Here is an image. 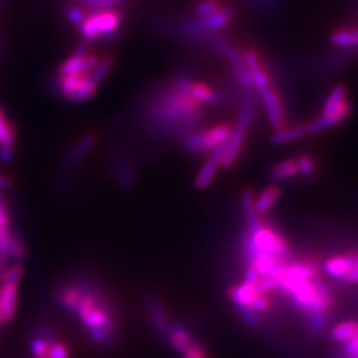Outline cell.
Here are the masks:
<instances>
[{
	"mask_svg": "<svg viewBox=\"0 0 358 358\" xmlns=\"http://www.w3.org/2000/svg\"><path fill=\"white\" fill-rule=\"evenodd\" d=\"M100 60V56L96 52H87L82 55L71 54V56L64 60L58 68L56 76L87 75L91 74Z\"/></svg>",
	"mask_w": 358,
	"mask_h": 358,
	"instance_id": "7c38bea8",
	"label": "cell"
},
{
	"mask_svg": "<svg viewBox=\"0 0 358 358\" xmlns=\"http://www.w3.org/2000/svg\"><path fill=\"white\" fill-rule=\"evenodd\" d=\"M0 322H3V321H1V316H0Z\"/></svg>",
	"mask_w": 358,
	"mask_h": 358,
	"instance_id": "bcb514c9",
	"label": "cell"
},
{
	"mask_svg": "<svg viewBox=\"0 0 358 358\" xmlns=\"http://www.w3.org/2000/svg\"><path fill=\"white\" fill-rule=\"evenodd\" d=\"M269 175L275 181H288L300 175L296 159H284L276 164L269 171Z\"/></svg>",
	"mask_w": 358,
	"mask_h": 358,
	"instance_id": "cb8c5ba5",
	"label": "cell"
},
{
	"mask_svg": "<svg viewBox=\"0 0 358 358\" xmlns=\"http://www.w3.org/2000/svg\"><path fill=\"white\" fill-rule=\"evenodd\" d=\"M242 242L247 259L258 254L272 255L282 260L292 259V251L285 236L278 227L269 225L262 219V216L252 222H247Z\"/></svg>",
	"mask_w": 358,
	"mask_h": 358,
	"instance_id": "277c9868",
	"label": "cell"
},
{
	"mask_svg": "<svg viewBox=\"0 0 358 358\" xmlns=\"http://www.w3.org/2000/svg\"><path fill=\"white\" fill-rule=\"evenodd\" d=\"M98 141V135L93 132L84 134L75 145L68 150L65 157L67 168H75L95 148Z\"/></svg>",
	"mask_w": 358,
	"mask_h": 358,
	"instance_id": "2e32d148",
	"label": "cell"
},
{
	"mask_svg": "<svg viewBox=\"0 0 358 358\" xmlns=\"http://www.w3.org/2000/svg\"><path fill=\"white\" fill-rule=\"evenodd\" d=\"M208 43L214 51H216L221 56L225 57L228 61L231 71L235 76L236 82L240 85V88L243 91H254L252 80L248 72L243 54L234 44H231L228 40L219 35H214L208 38Z\"/></svg>",
	"mask_w": 358,
	"mask_h": 358,
	"instance_id": "ba28073f",
	"label": "cell"
},
{
	"mask_svg": "<svg viewBox=\"0 0 358 358\" xmlns=\"http://www.w3.org/2000/svg\"><path fill=\"white\" fill-rule=\"evenodd\" d=\"M76 316L96 344L108 346L113 342L117 332L113 304L96 287L82 284V293Z\"/></svg>",
	"mask_w": 358,
	"mask_h": 358,
	"instance_id": "3957f363",
	"label": "cell"
},
{
	"mask_svg": "<svg viewBox=\"0 0 358 358\" xmlns=\"http://www.w3.org/2000/svg\"><path fill=\"white\" fill-rule=\"evenodd\" d=\"M18 306V284H0V316L8 322L15 317Z\"/></svg>",
	"mask_w": 358,
	"mask_h": 358,
	"instance_id": "ac0fdd59",
	"label": "cell"
},
{
	"mask_svg": "<svg viewBox=\"0 0 358 358\" xmlns=\"http://www.w3.org/2000/svg\"><path fill=\"white\" fill-rule=\"evenodd\" d=\"M248 3L255 7L256 10H268L271 7L278 5V0H248Z\"/></svg>",
	"mask_w": 358,
	"mask_h": 358,
	"instance_id": "74e56055",
	"label": "cell"
},
{
	"mask_svg": "<svg viewBox=\"0 0 358 358\" xmlns=\"http://www.w3.org/2000/svg\"><path fill=\"white\" fill-rule=\"evenodd\" d=\"M264 111L269 120L271 126L275 132L287 126V115L284 109L283 100L273 85L259 93Z\"/></svg>",
	"mask_w": 358,
	"mask_h": 358,
	"instance_id": "8fae6325",
	"label": "cell"
},
{
	"mask_svg": "<svg viewBox=\"0 0 358 358\" xmlns=\"http://www.w3.org/2000/svg\"><path fill=\"white\" fill-rule=\"evenodd\" d=\"M189 75L171 77L158 87L144 105L142 118L150 132L183 138L202 128L205 107L189 93Z\"/></svg>",
	"mask_w": 358,
	"mask_h": 358,
	"instance_id": "6da1fadb",
	"label": "cell"
},
{
	"mask_svg": "<svg viewBox=\"0 0 358 358\" xmlns=\"http://www.w3.org/2000/svg\"><path fill=\"white\" fill-rule=\"evenodd\" d=\"M3 203H4V201H3V197H1V195H0V206H1V205H3Z\"/></svg>",
	"mask_w": 358,
	"mask_h": 358,
	"instance_id": "ee69618b",
	"label": "cell"
},
{
	"mask_svg": "<svg viewBox=\"0 0 358 358\" xmlns=\"http://www.w3.org/2000/svg\"><path fill=\"white\" fill-rule=\"evenodd\" d=\"M345 283H353L358 284V267H356L345 279H344Z\"/></svg>",
	"mask_w": 358,
	"mask_h": 358,
	"instance_id": "b9f144b4",
	"label": "cell"
},
{
	"mask_svg": "<svg viewBox=\"0 0 358 358\" xmlns=\"http://www.w3.org/2000/svg\"><path fill=\"white\" fill-rule=\"evenodd\" d=\"M331 43L339 48H357V31L356 28H342L332 34Z\"/></svg>",
	"mask_w": 358,
	"mask_h": 358,
	"instance_id": "484cf974",
	"label": "cell"
},
{
	"mask_svg": "<svg viewBox=\"0 0 358 358\" xmlns=\"http://www.w3.org/2000/svg\"><path fill=\"white\" fill-rule=\"evenodd\" d=\"M189 93L195 101H198L199 104L205 105H212V107H218V105H225L227 101V96L212 88L211 85H208L203 81H197L192 80L189 87Z\"/></svg>",
	"mask_w": 358,
	"mask_h": 358,
	"instance_id": "4fadbf2b",
	"label": "cell"
},
{
	"mask_svg": "<svg viewBox=\"0 0 358 358\" xmlns=\"http://www.w3.org/2000/svg\"><path fill=\"white\" fill-rule=\"evenodd\" d=\"M356 31H357V40H358V28H356Z\"/></svg>",
	"mask_w": 358,
	"mask_h": 358,
	"instance_id": "f6af8a7d",
	"label": "cell"
},
{
	"mask_svg": "<svg viewBox=\"0 0 358 358\" xmlns=\"http://www.w3.org/2000/svg\"><path fill=\"white\" fill-rule=\"evenodd\" d=\"M258 293L260 292H258L256 285L242 283L230 288L228 298L238 306L239 311H245V309H249L251 304Z\"/></svg>",
	"mask_w": 358,
	"mask_h": 358,
	"instance_id": "d6986e66",
	"label": "cell"
},
{
	"mask_svg": "<svg viewBox=\"0 0 358 358\" xmlns=\"http://www.w3.org/2000/svg\"><path fill=\"white\" fill-rule=\"evenodd\" d=\"M56 91L71 102H81L93 98L98 92V85L87 75L56 76Z\"/></svg>",
	"mask_w": 358,
	"mask_h": 358,
	"instance_id": "9c48e42d",
	"label": "cell"
},
{
	"mask_svg": "<svg viewBox=\"0 0 358 358\" xmlns=\"http://www.w3.org/2000/svg\"><path fill=\"white\" fill-rule=\"evenodd\" d=\"M332 339L341 344L349 342L358 337V321L346 320L339 322L331 332Z\"/></svg>",
	"mask_w": 358,
	"mask_h": 358,
	"instance_id": "603a6c76",
	"label": "cell"
},
{
	"mask_svg": "<svg viewBox=\"0 0 358 358\" xmlns=\"http://www.w3.org/2000/svg\"><path fill=\"white\" fill-rule=\"evenodd\" d=\"M230 3L226 0H197L192 5V15L190 18L205 20L222 11Z\"/></svg>",
	"mask_w": 358,
	"mask_h": 358,
	"instance_id": "ffe728a7",
	"label": "cell"
},
{
	"mask_svg": "<svg viewBox=\"0 0 358 358\" xmlns=\"http://www.w3.org/2000/svg\"><path fill=\"white\" fill-rule=\"evenodd\" d=\"M352 113V104L348 100V89L345 85H336L326 97L320 117L302 124L306 135L324 132L344 122Z\"/></svg>",
	"mask_w": 358,
	"mask_h": 358,
	"instance_id": "5b68a950",
	"label": "cell"
},
{
	"mask_svg": "<svg viewBox=\"0 0 358 358\" xmlns=\"http://www.w3.org/2000/svg\"><path fill=\"white\" fill-rule=\"evenodd\" d=\"M231 132L232 126L227 122L212 125L206 129L199 128L185 135L182 138V144L186 151L192 155L210 154L214 149L226 144Z\"/></svg>",
	"mask_w": 358,
	"mask_h": 358,
	"instance_id": "52a82bcc",
	"label": "cell"
},
{
	"mask_svg": "<svg viewBox=\"0 0 358 358\" xmlns=\"http://www.w3.org/2000/svg\"><path fill=\"white\" fill-rule=\"evenodd\" d=\"M148 311H149V316H150L151 324H153L154 329L158 333L165 335L170 326L169 316H168L165 308L158 300L150 299L148 302Z\"/></svg>",
	"mask_w": 358,
	"mask_h": 358,
	"instance_id": "7402d4cb",
	"label": "cell"
},
{
	"mask_svg": "<svg viewBox=\"0 0 358 358\" xmlns=\"http://www.w3.org/2000/svg\"><path fill=\"white\" fill-rule=\"evenodd\" d=\"M87 15H88V11H87V8H82V7H80V5H72V7H69L68 10H67V19L68 21L74 25V27H78L84 19L87 18Z\"/></svg>",
	"mask_w": 358,
	"mask_h": 358,
	"instance_id": "e575fe53",
	"label": "cell"
},
{
	"mask_svg": "<svg viewBox=\"0 0 358 358\" xmlns=\"http://www.w3.org/2000/svg\"><path fill=\"white\" fill-rule=\"evenodd\" d=\"M56 339L51 332L43 331L31 341V352L35 358H48L51 342Z\"/></svg>",
	"mask_w": 358,
	"mask_h": 358,
	"instance_id": "83f0119b",
	"label": "cell"
},
{
	"mask_svg": "<svg viewBox=\"0 0 358 358\" xmlns=\"http://www.w3.org/2000/svg\"><path fill=\"white\" fill-rule=\"evenodd\" d=\"M16 139V129L12 122L5 117L4 111L0 107V148H12Z\"/></svg>",
	"mask_w": 358,
	"mask_h": 358,
	"instance_id": "4316f807",
	"label": "cell"
},
{
	"mask_svg": "<svg viewBox=\"0 0 358 358\" xmlns=\"http://www.w3.org/2000/svg\"><path fill=\"white\" fill-rule=\"evenodd\" d=\"M112 170H113L114 178L117 179V182L121 188L129 189L132 186V171L126 162H124L118 157L114 158V161L112 162Z\"/></svg>",
	"mask_w": 358,
	"mask_h": 358,
	"instance_id": "f1b7e54d",
	"label": "cell"
},
{
	"mask_svg": "<svg viewBox=\"0 0 358 358\" xmlns=\"http://www.w3.org/2000/svg\"><path fill=\"white\" fill-rule=\"evenodd\" d=\"M279 292L305 315L312 328L321 331L329 322L335 305L332 289L321 279L319 268L309 259H289L280 276Z\"/></svg>",
	"mask_w": 358,
	"mask_h": 358,
	"instance_id": "7a4b0ae2",
	"label": "cell"
},
{
	"mask_svg": "<svg viewBox=\"0 0 358 358\" xmlns=\"http://www.w3.org/2000/svg\"><path fill=\"white\" fill-rule=\"evenodd\" d=\"M243 56H245V64H247L248 72L252 80L254 92L256 95H259L260 92H263L267 88L273 85L271 75L268 72V68L264 64L263 58L256 49L247 48L243 52Z\"/></svg>",
	"mask_w": 358,
	"mask_h": 358,
	"instance_id": "30bf717a",
	"label": "cell"
},
{
	"mask_svg": "<svg viewBox=\"0 0 358 358\" xmlns=\"http://www.w3.org/2000/svg\"><path fill=\"white\" fill-rule=\"evenodd\" d=\"M223 146L225 145L214 149L208 154V159L205 161V164L202 165V168L195 177V182H194L195 189H208V186L212 183L218 170L221 169V155H222Z\"/></svg>",
	"mask_w": 358,
	"mask_h": 358,
	"instance_id": "5bb4252c",
	"label": "cell"
},
{
	"mask_svg": "<svg viewBox=\"0 0 358 358\" xmlns=\"http://www.w3.org/2000/svg\"><path fill=\"white\" fill-rule=\"evenodd\" d=\"M298 166H299V172L302 177H312L316 174V171L319 169L316 159L312 155L308 154H302L300 157L296 158Z\"/></svg>",
	"mask_w": 358,
	"mask_h": 358,
	"instance_id": "d6a6232c",
	"label": "cell"
},
{
	"mask_svg": "<svg viewBox=\"0 0 358 358\" xmlns=\"http://www.w3.org/2000/svg\"><path fill=\"white\" fill-rule=\"evenodd\" d=\"M25 254H27V249H25V245L24 242L21 240L19 235H16L15 232L11 234V239H10V243L7 247V255L10 259H14V260H18L21 262L24 258H25Z\"/></svg>",
	"mask_w": 358,
	"mask_h": 358,
	"instance_id": "4dcf8cb0",
	"label": "cell"
},
{
	"mask_svg": "<svg viewBox=\"0 0 358 358\" xmlns=\"http://www.w3.org/2000/svg\"><path fill=\"white\" fill-rule=\"evenodd\" d=\"M282 195V190L276 185H271L258 195L255 197V208L259 215H264L271 208L276 205Z\"/></svg>",
	"mask_w": 358,
	"mask_h": 358,
	"instance_id": "44dd1931",
	"label": "cell"
},
{
	"mask_svg": "<svg viewBox=\"0 0 358 358\" xmlns=\"http://www.w3.org/2000/svg\"><path fill=\"white\" fill-rule=\"evenodd\" d=\"M183 358H208L206 352H205V348H202L199 344L195 345L194 348L189 349Z\"/></svg>",
	"mask_w": 358,
	"mask_h": 358,
	"instance_id": "f35d334b",
	"label": "cell"
},
{
	"mask_svg": "<svg viewBox=\"0 0 358 358\" xmlns=\"http://www.w3.org/2000/svg\"><path fill=\"white\" fill-rule=\"evenodd\" d=\"M305 135L306 134L304 131V125L285 126L283 129L273 133V135L271 137V142L276 146H280V145H285V144L302 139V137H305Z\"/></svg>",
	"mask_w": 358,
	"mask_h": 358,
	"instance_id": "d4e9b609",
	"label": "cell"
},
{
	"mask_svg": "<svg viewBox=\"0 0 358 358\" xmlns=\"http://www.w3.org/2000/svg\"><path fill=\"white\" fill-rule=\"evenodd\" d=\"M23 273H24V269H23L21 264L16 263L10 265L0 282L1 284H19L23 278Z\"/></svg>",
	"mask_w": 358,
	"mask_h": 358,
	"instance_id": "836d02e7",
	"label": "cell"
},
{
	"mask_svg": "<svg viewBox=\"0 0 358 358\" xmlns=\"http://www.w3.org/2000/svg\"><path fill=\"white\" fill-rule=\"evenodd\" d=\"M165 336L168 337L172 350L181 356H183L189 349L194 348L195 345H198L197 339H194L189 331L182 325L170 324L169 329L166 331Z\"/></svg>",
	"mask_w": 358,
	"mask_h": 358,
	"instance_id": "9a60e30c",
	"label": "cell"
},
{
	"mask_svg": "<svg viewBox=\"0 0 358 358\" xmlns=\"http://www.w3.org/2000/svg\"><path fill=\"white\" fill-rule=\"evenodd\" d=\"M48 358H69V350L61 341L55 339L51 342Z\"/></svg>",
	"mask_w": 358,
	"mask_h": 358,
	"instance_id": "8d00e7d4",
	"label": "cell"
},
{
	"mask_svg": "<svg viewBox=\"0 0 358 358\" xmlns=\"http://www.w3.org/2000/svg\"><path fill=\"white\" fill-rule=\"evenodd\" d=\"M8 256L5 255V254H1L0 252V280L3 279V276H4V273H5V271L8 269Z\"/></svg>",
	"mask_w": 358,
	"mask_h": 358,
	"instance_id": "60d3db41",
	"label": "cell"
},
{
	"mask_svg": "<svg viewBox=\"0 0 358 358\" xmlns=\"http://www.w3.org/2000/svg\"><path fill=\"white\" fill-rule=\"evenodd\" d=\"M113 67L114 57L109 56V55L100 57L97 65L92 69V72L89 74V77L95 82L96 85H100L105 80V77L112 72Z\"/></svg>",
	"mask_w": 358,
	"mask_h": 358,
	"instance_id": "f546056e",
	"label": "cell"
},
{
	"mask_svg": "<svg viewBox=\"0 0 358 358\" xmlns=\"http://www.w3.org/2000/svg\"><path fill=\"white\" fill-rule=\"evenodd\" d=\"M124 15L120 8L88 11L87 18L77 27L81 41L88 44L102 40L109 41L115 38L121 30Z\"/></svg>",
	"mask_w": 358,
	"mask_h": 358,
	"instance_id": "8992f818",
	"label": "cell"
},
{
	"mask_svg": "<svg viewBox=\"0 0 358 358\" xmlns=\"http://www.w3.org/2000/svg\"><path fill=\"white\" fill-rule=\"evenodd\" d=\"M82 284L71 283L60 287L56 292V302L67 313L76 315L78 302L82 293Z\"/></svg>",
	"mask_w": 358,
	"mask_h": 358,
	"instance_id": "e0dca14e",
	"label": "cell"
},
{
	"mask_svg": "<svg viewBox=\"0 0 358 358\" xmlns=\"http://www.w3.org/2000/svg\"><path fill=\"white\" fill-rule=\"evenodd\" d=\"M84 7H87V11H100V10H113L120 8L122 3L126 0H78Z\"/></svg>",
	"mask_w": 358,
	"mask_h": 358,
	"instance_id": "1f68e13d",
	"label": "cell"
},
{
	"mask_svg": "<svg viewBox=\"0 0 358 358\" xmlns=\"http://www.w3.org/2000/svg\"><path fill=\"white\" fill-rule=\"evenodd\" d=\"M269 309H271V299L265 293H258L256 298L254 299V302L251 304V306H249V311L255 312L256 315L265 313Z\"/></svg>",
	"mask_w": 358,
	"mask_h": 358,
	"instance_id": "d590c367",
	"label": "cell"
},
{
	"mask_svg": "<svg viewBox=\"0 0 358 358\" xmlns=\"http://www.w3.org/2000/svg\"><path fill=\"white\" fill-rule=\"evenodd\" d=\"M12 186V179L0 174V189H7Z\"/></svg>",
	"mask_w": 358,
	"mask_h": 358,
	"instance_id": "7bdbcfd3",
	"label": "cell"
},
{
	"mask_svg": "<svg viewBox=\"0 0 358 358\" xmlns=\"http://www.w3.org/2000/svg\"><path fill=\"white\" fill-rule=\"evenodd\" d=\"M8 226H10V211L5 206V203H3L0 206V230L8 228Z\"/></svg>",
	"mask_w": 358,
	"mask_h": 358,
	"instance_id": "ab89813d",
	"label": "cell"
}]
</instances>
